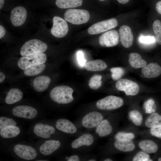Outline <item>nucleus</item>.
<instances>
[{"label": "nucleus", "instance_id": "f257e3e1", "mask_svg": "<svg viewBox=\"0 0 161 161\" xmlns=\"http://www.w3.org/2000/svg\"><path fill=\"white\" fill-rule=\"evenodd\" d=\"M73 92V89L68 86H59L51 90L50 97L53 101L58 104H67L74 100L72 96Z\"/></svg>", "mask_w": 161, "mask_h": 161}, {"label": "nucleus", "instance_id": "f03ea898", "mask_svg": "<svg viewBox=\"0 0 161 161\" xmlns=\"http://www.w3.org/2000/svg\"><path fill=\"white\" fill-rule=\"evenodd\" d=\"M47 46L45 43L37 39L30 40L22 46L20 54L22 56L43 53L47 49Z\"/></svg>", "mask_w": 161, "mask_h": 161}, {"label": "nucleus", "instance_id": "7ed1b4c3", "mask_svg": "<svg viewBox=\"0 0 161 161\" xmlns=\"http://www.w3.org/2000/svg\"><path fill=\"white\" fill-rule=\"evenodd\" d=\"M90 17L88 11L83 9H69L66 11L64 15L66 21L76 25L86 23Z\"/></svg>", "mask_w": 161, "mask_h": 161}, {"label": "nucleus", "instance_id": "20e7f679", "mask_svg": "<svg viewBox=\"0 0 161 161\" xmlns=\"http://www.w3.org/2000/svg\"><path fill=\"white\" fill-rule=\"evenodd\" d=\"M123 103V100L121 98L110 95L98 100L96 105L97 107L99 109L111 110L120 107Z\"/></svg>", "mask_w": 161, "mask_h": 161}, {"label": "nucleus", "instance_id": "39448f33", "mask_svg": "<svg viewBox=\"0 0 161 161\" xmlns=\"http://www.w3.org/2000/svg\"><path fill=\"white\" fill-rule=\"evenodd\" d=\"M47 60V56L44 53L23 56L18 61L17 65L21 69L24 70L32 66L44 64Z\"/></svg>", "mask_w": 161, "mask_h": 161}, {"label": "nucleus", "instance_id": "423d86ee", "mask_svg": "<svg viewBox=\"0 0 161 161\" xmlns=\"http://www.w3.org/2000/svg\"><path fill=\"white\" fill-rule=\"evenodd\" d=\"M118 24L117 20L112 18L93 24L88 28L87 31L90 35L97 34L114 28Z\"/></svg>", "mask_w": 161, "mask_h": 161}, {"label": "nucleus", "instance_id": "0eeeda50", "mask_svg": "<svg viewBox=\"0 0 161 161\" xmlns=\"http://www.w3.org/2000/svg\"><path fill=\"white\" fill-rule=\"evenodd\" d=\"M53 24L51 30V34L55 37L61 38L67 34L69 28L66 21L62 18L55 16L53 18Z\"/></svg>", "mask_w": 161, "mask_h": 161}, {"label": "nucleus", "instance_id": "6e6552de", "mask_svg": "<svg viewBox=\"0 0 161 161\" xmlns=\"http://www.w3.org/2000/svg\"><path fill=\"white\" fill-rule=\"evenodd\" d=\"M115 86L117 90L124 91L127 95H135L139 90V86L137 83L126 79L119 80L116 83Z\"/></svg>", "mask_w": 161, "mask_h": 161}, {"label": "nucleus", "instance_id": "1a4fd4ad", "mask_svg": "<svg viewBox=\"0 0 161 161\" xmlns=\"http://www.w3.org/2000/svg\"><path fill=\"white\" fill-rule=\"evenodd\" d=\"M119 34L116 30L106 32L101 35L99 38V42L103 47H111L117 45L119 42Z\"/></svg>", "mask_w": 161, "mask_h": 161}, {"label": "nucleus", "instance_id": "9d476101", "mask_svg": "<svg viewBox=\"0 0 161 161\" xmlns=\"http://www.w3.org/2000/svg\"><path fill=\"white\" fill-rule=\"evenodd\" d=\"M103 120V117L100 112H91L84 116L82 120V124L85 128H93L96 127Z\"/></svg>", "mask_w": 161, "mask_h": 161}, {"label": "nucleus", "instance_id": "9b49d317", "mask_svg": "<svg viewBox=\"0 0 161 161\" xmlns=\"http://www.w3.org/2000/svg\"><path fill=\"white\" fill-rule=\"evenodd\" d=\"M27 17V11L25 8L22 6H18L12 10L10 21L13 26L18 27L24 23Z\"/></svg>", "mask_w": 161, "mask_h": 161}, {"label": "nucleus", "instance_id": "f8f14e48", "mask_svg": "<svg viewBox=\"0 0 161 161\" xmlns=\"http://www.w3.org/2000/svg\"><path fill=\"white\" fill-rule=\"evenodd\" d=\"M14 151L18 157L26 160L34 159L37 156L35 150L28 145L21 144L16 145L14 146Z\"/></svg>", "mask_w": 161, "mask_h": 161}, {"label": "nucleus", "instance_id": "ddd939ff", "mask_svg": "<svg viewBox=\"0 0 161 161\" xmlns=\"http://www.w3.org/2000/svg\"><path fill=\"white\" fill-rule=\"evenodd\" d=\"M13 114L15 116L28 119L34 118L36 116L37 112L34 108L26 105H21L14 107L12 110Z\"/></svg>", "mask_w": 161, "mask_h": 161}, {"label": "nucleus", "instance_id": "4468645a", "mask_svg": "<svg viewBox=\"0 0 161 161\" xmlns=\"http://www.w3.org/2000/svg\"><path fill=\"white\" fill-rule=\"evenodd\" d=\"M119 33L123 46L126 48L131 47L133 43L134 37L130 27L125 25L121 26L120 28Z\"/></svg>", "mask_w": 161, "mask_h": 161}, {"label": "nucleus", "instance_id": "2eb2a0df", "mask_svg": "<svg viewBox=\"0 0 161 161\" xmlns=\"http://www.w3.org/2000/svg\"><path fill=\"white\" fill-rule=\"evenodd\" d=\"M34 133L36 136L43 138H47L54 133L55 129L51 126L41 123L36 124L33 129Z\"/></svg>", "mask_w": 161, "mask_h": 161}, {"label": "nucleus", "instance_id": "dca6fc26", "mask_svg": "<svg viewBox=\"0 0 161 161\" xmlns=\"http://www.w3.org/2000/svg\"><path fill=\"white\" fill-rule=\"evenodd\" d=\"M142 73L146 78H155L161 74V67L157 63H151L143 68Z\"/></svg>", "mask_w": 161, "mask_h": 161}, {"label": "nucleus", "instance_id": "f3484780", "mask_svg": "<svg viewBox=\"0 0 161 161\" xmlns=\"http://www.w3.org/2000/svg\"><path fill=\"white\" fill-rule=\"evenodd\" d=\"M55 126L58 130L67 134H74L76 133L77 130L75 125L66 119H58L56 122Z\"/></svg>", "mask_w": 161, "mask_h": 161}, {"label": "nucleus", "instance_id": "a211bd4d", "mask_svg": "<svg viewBox=\"0 0 161 161\" xmlns=\"http://www.w3.org/2000/svg\"><path fill=\"white\" fill-rule=\"evenodd\" d=\"M94 139L92 135L89 133L84 134L74 140L71 146L73 149H76L83 146H90L94 142Z\"/></svg>", "mask_w": 161, "mask_h": 161}, {"label": "nucleus", "instance_id": "6ab92c4d", "mask_svg": "<svg viewBox=\"0 0 161 161\" xmlns=\"http://www.w3.org/2000/svg\"><path fill=\"white\" fill-rule=\"evenodd\" d=\"M60 146L61 143L58 140H48L45 141L40 146L39 150L42 154L48 155L57 150Z\"/></svg>", "mask_w": 161, "mask_h": 161}, {"label": "nucleus", "instance_id": "aec40b11", "mask_svg": "<svg viewBox=\"0 0 161 161\" xmlns=\"http://www.w3.org/2000/svg\"><path fill=\"white\" fill-rule=\"evenodd\" d=\"M50 81V78L47 76H38L33 80V87L34 89L37 91L43 92L48 88Z\"/></svg>", "mask_w": 161, "mask_h": 161}, {"label": "nucleus", "instance_id": "412c9836", "mask_svg": "<svg viewBox=\"0 0 161 161\" xmlns=\"http://www.w3.org/2000/svg\"><path fill=\"white\" fill-rule=\"evenodd\" d=\"M112 130L109 121L106 119H103L96 127L95 131L99 137H103L110 134Z\"/></svg>", "mask_w": 161, "mask_h": 161}, {"label": "nucleus", "instance_id": "4be33fe9", "mask_svg": "<svg viewBox=\"0 0 161 161\" xmlns=\"http://www.w3.org/2000/svg\"><path fill=\"white\" fill-rule=\"evenodd\" d=\"M85 69L89 71H99L104 70L107 65L103 61L99 59L90 61L86 63Z\"/></svg>", "mask_w": 161, "mask_h": 161}, {"label": "nucleus", "instance_id": "5701e85b", "mask_svg": "<svg viewBox=\"0 0 161 161\" xmlns=\"http://www.w3.org/2000/svg\"><path fill=\"white\" fill-rule=\"evenodd\" d=\"M23 96L22 92L19 89L15 88L11 89L7 94L5 102L8 104L14 103L21 100Z\"/></svg>", "mask_w": 161, "mask_h": 161}, {"label": "nucleus", "instance_id": "b1692460", "mask_svg": "<svg viewBox=\"0 0 161 161\" xmlns=\"http://www.w3.org/2000/svg\"><path fill=\"white\" fill-rule=\"evenodd\" d=\"M129 63L134 69L143 68L147 64L145 60L142 58L141 55L136 53H131L129 55Z\"/></svg>", "mask_w": 161, "mask_h": 161}, {"label": "nucleus", "instance_id": "393cba45", "mask_svg": "<svg viewBox=\"0 0 161 161\" xmlns=\"http://www.w3.org/2000/svg\"><path fill=\"white\" fill-rule=\"evenodd\" d=\"M139 147L143 151L147 153H153L157 151L158 146L152 140H144L140 141Z\"/></svg>", "mask_w": 161, "mask_h": 161}, {"label": "nucleus", "instance_id": "a878e982", "mask_svg": "<svg viewBox=\"0 0 161 161\" xmlns=\"http://www.w3.org/2000/svg\"><path fill=\"white\" fill-rule=\"evenodd\" d=\"M114 145L117 149L125 152L132 151L135 147V144L131 140L121 141L116 140L114 142Z\"/></svg>", "mask_w": 161, "mask_h": 161}, {"label": "nucleus", "instance_id": "bb28decb", "mask_svg": "<svg viewBox=\"0 0 161 161\" xmlns=\"http://www.w3.org/2000/svg\"><path fill=\"white\" fill-rule=\"evenodd\" d=\"M83 0H56L55 4L58 7L67 9L77 7L82 5Z\"/></svg>", "mask_w": 161, "mask_h": 161}, {"label": "nucleus", "instance_id": "cd10ccee", "mask_svg": "<svg viewBox=\"0 0 161 161\" xmlns=\"http://www.w3.org/2000/svg\"><path fill=\"white\" fill-rule=\"evenodd\" d=\"M20 132V129L18 127L10 126L0 129V135L4 138H11L16 137Z\"/></svg>", "mask_w": 161, "mask_h": 161}, {"label": "nucleus", "instance_id": "c85d7f7f", "mask_svg": "<svg viewBox=\"0 0 161 161\" xmlns=\"http://www.w3.org/2000/svg\"><path fill=\"white\" fill-rule=\"evenodd\" d=\"M145 125L150 128L161 126V116L157 113H152L146 120Z\"/></svg>", "mask_w": 161, "mask_h": 161}, {"label": "nucleus", "instance_id": "c756f323", "mask_svg": "<svg viewBox=\"0 0 161 161\" xmlns=\"http://www.w3.org/2000/svg\"><path fill=\"white\" fill-rule=\"evenodd\" d=\"M45 67V65L44 64L32 66L24 70V73L27 76H35L43 72Z\"/></svg>", "mask_w": 161, "mask_h": 161}, {"label": "nucleus", "instance_id": "7c9ffc66", "mask_svg": "<svg viewBox=\"0 0 161 161\" xmlns=\"http://www.w3.org/2000/svg\"><path fill=\"white\" fill-rule=\"evenodd\" d=\"M130 119L135 125L139 126L142 124L143 117L141 114L138 110H133L129 114Z\"/></svg>", "mask_w": 161, "mask_h": 161}, {"label": "nucleus", "instance_id": "2f4dec72", "mask_svg": "<svg viewBox=\"0 0 161 161\" xmlns=\"http://www.w3.org/2000/svg\"><path fill=\"white\" fill-rule=\"evenodd\" d=\"M102 76L96 74L93 75L89 80V86L93 89H98L102 85Z\"/></svg>", "mask_w": 161, "mask_h": 161}, {"label": "nucleus", "instance_id": "473e14b6", "mask_svg": "<svg viewBox=\"0 0 161 161\" xmlns=\"http://www.w3.org/2000/svg\"><path fill=\"white\" fill-rule=\"evenodd\" d=\"M111 72V77L114 80H118L124 75L125 73L124 69L121 67H114L110 69Z\"/></svg>", "mask_w": 161, "mask_h": 161}, {"label": "nucleus", "instance_id": "72a5a7b5", "mask_svg": "<svg viewBox=\"0 0 161 161\" xmlns=\"http://www.w3.org/2000/svg\"><path fill=\"white\" fill-rule=\"evenodd\" d=\"M153 29L156 39L158 44L161 45V22L158 20H155L153 24Z\"/></svg>", "mask_w": 161, "mask_h": 161}, {"label": "nucleus", "instance_id": "f704fd0d", "mask_svg": "<svg viewBox=\"0 0 161 161\" xmlns=\"http://www.w3.org/2000/svg\"><path fill=\"white\" fill-rule=\"evenodd\" d=\"M143 107L145 113L148 114L155 112L157 108L155 101L152 99H150L146 101L144 103Z\"/></svg>", "mask_w": 161, "mask_h": 161}, {"label": "nucleus", "instance_id": "c9c22d12", "mask_svg": "<svg viewBox=\"0 0 161 161\" xmlns=\"http://www.w3.org/2000/svg\"><path fill=\"white\" fill-rule=\"evenodd\" d=\"M115 137L117 140H131L134 138L135 135L132 133L119 132L116 134Z\"/></svg>", "mask_w": 161, "mask_h": 161}, {"label": "nucleus", "instance_id": "e433bc0d", "mask_svg": "<svg viewBox=\"0 0 161 161\" xmlns=\"http://www.w3.org/2000/svg\"><path fill=\"white\" fill-rule=\"evenodd\" d=\"M16 122L12 118L6 117H0V129L6 127L10 126H16Z\"/></svg>", "mask_w": 161, "mask_h": 161}, {"label": "nucleus", "instance_id": "4c0bfd02", "mask_svg": "<svg viewBox=\"0 0 161 161\" xmlns=\"http://www.w3.org/2000/svg\"><path fill=\"white\" fill-rule=\"evenodd\" d=\"M133 161H152L150 159V156L147 153L143 151L137 153L133 159Z\"/></svg>", "mask_w": 161, "mask_h": 161}, {"label": "nucleus", "instance_id": "58836bf2", "mask_svg": "<svg viewBox=\"0 0 161 161\" xmlns=\"http://www.w3.org/2000/svg\"><path fill=\"white\" fill-rule=\"evenodd\" d=\"M139 41L143 44H150L154 43L156 41L155 38L152 36H144L141 35L139 38Z\"/></svg>", "mask_w": 161, "mask_h": 161}, {"label": "nucleus", "instance_id": "ea45409f", "mask_svg": "<svg viewBox=\"0 0 161 161\" xmlns=\"http://www.w3.org/2000/svg\"><path fill=\"white\" fill-rule=\"evenodd\" d=\"M77 59L79 64L81 67L85 66L86 60L85 59L83 52L80 51L78 52L77 54Z\"/></svg>", "mask_w": 161, "mask_h": 161}, {"label": "nucleus", "instance_id": "a19ab883", "mask_svg": "<svg viewBox=\"0 0 161 161\" xmlns=\"http://www.w3.org/2000/svg\"><path fill=\"white\" fill-rule=\"evenodd\" d=\"M150 132L153 136L161 139V126L151 128Z\"/></svg>", "mask_w": 161, "mask_h": 161}, {"label": "nucleus", "instance_id": "79ce46f5", "mask_svg": "<svg viewBox=\"0 0 161 161\" xmlns=\"http://www.w3.org/2000/svg\"><path fill=\"white\" fill-rule=\"evenodd\" d=\"M80 160L79 157L77 155H71L67 159V161H79Z\"/></svg>", "mask_w": 161, "mask_h": 161}, {"label": "nucleus", "instance_id": "37998d69", "mask_svg": "<svg viewBox=\"0 0 161 161\" xmlns=\"http://www.w3.org/2000/svg\"><path fill=\"white\" fill-rule=\"evenodd\" d=\"M6 33V30L4 27L2 25H0V38H2Z\"/></svg>", "mask_w": 161, "mask_h": 161}, {"label": "nucleus", "instance_id": "c03bdc74", "mask_svg": "<svg viewBox=\"0 0 161 161\" xmlns=\"http://www.w3.org/2000/svg\"><path fill=\"white\" fill-rule=\"evenodd\" d=\"M156 8L158 13L161 15V1H159L157 3Z\"/></svg>", "mask_w": 161, "mask_h": 161}, {"label": "nucleus", "instance_id": "a18cd8bd", "mask_svg": "<svg viewBox=\"0 0 161 161\" xmlns=\"http://www.w3.org/2000/svg\"><path fill=\"white\" fill-rule=\"evenodd\" d=\"M5 76L4 74L1 72H0V83H2L4 80Z\"/></svg>", "mask_w": 161, "mask_h": 161}, {"label": "nucleus", "instance_id": "49530a36", "mask_svg": "<svg viewBox=\"0 0 161 161\" xmlns=\"http://www.w3.org/2000/svg\"><path fill=\"white\" fill-rule=\"evenodd\" d=\"M119 3L121 4H125L127 3L129 0H117Z\"/></svg>", "mask_w": 161, "mask_h": 161}, {"label": "nucleus", "instance_id": "de8ad7c7", "mask_svg": "<svg viewBox=\"0 0 161 161\" xmlns=\"http://www.w3.org/2000/svg\"><path fill=\"white\" fill-rule=\"evenodd\" d=\"M4 3V0H0V9L3 7Z\"/></svg>", "mask_w": 161, "mask_h": 161}, {"label": "nucleus", "instance_id": "09e8293b", "mask_svg": "<svg viewBox=\"0 0 161 161\" xmlns=\"http://www.w3.org/2000/svg\"><path fill=\"white\" fill-rule=\"evenodd\" d=\"M104 161H113V160L111 159L108 158H106L104 159Z\"/></svg>", "mask_w": 161, "mask_h": 161}, {"label": "nucleus", "instance_id": "8fccbe9b", "mask_svg": "<svg viewBox=\"0 0 161 161\" xmlns=\"http://www.w3.org/2000/svg\"><path fill=\"white\" fill-rule=\"evenodd\" d=\"M88 161H95L96 160L94 159H89Z\"/></svg>", "mask_w": 161, "mask_h": 161}, {"label": "nucleus", "instance_id": "3c124183", "mask_svg": "<svg viewBox=\"0 0 161 161\" xmlns=\"http://www.w3.org/2000/svg\"><path fill=\"white\" fill-rule=\"evenodd\" d=\"M158 161H161V157L159 158L158 159Z\"/></svg>", "mask_w": 161, "mask_h": 161}, {"label": "nucleus", "instance_id": "603ef678", "mask_svg": "<svg viewBox=\"0 0 161 161\" xmlns=\"http://www.w3.org/2000/svg\"><path fill=\"white\" fill-rule=\"evenodd\" d=\"M99 0L100 1H105V0Z\"/></svg>", "mask_w": 161, "mask_h": 161}]
</instances>
